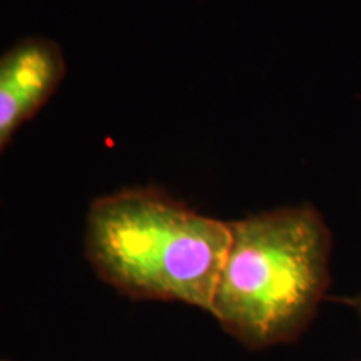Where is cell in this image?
Wrapping results in <instances>:
<instances>
[{"label": "cell", "mask_w": 361, "mask_h": 361, "mask_svg": "<svg viewBox=\"0 0 361 361\" xmlns=\"http://www.w3.org/2000/svg\"><path fill=\"white\" fill-rule=\"evenodd\" d=\"M66 75L61 45L25 37L0 54V154L13 134L47 104Z\"/></svg>", "instance_id": "obj_3"}, {"label": "cell", "mask_w": 361, "mask_h": 361, "mask_svg": "<svg viewBox=\"0 0 361 361\" xmlns=\"http://www.w3.org/2000/svg\"><path fill=\"white\" fill-rule=\"evenodd\" d=\"M348 303L353 306V308L358 311V314L361 316V295H358L356 298H351V300H348Z\"/></svg>", "instance_id": "obj_4"}, {"label": "cell", "mask_w": 361, "mask_h": 361, "mask_svg": "<svg viewBox=\"0 0 361 361\" xmlns=\"http://www.w3.org/2000/svg\"><path fill=\"white\" fill-rule=\"evenodd\" d=\"M229 243V223L197 213L159 188L107 194L87 213L90 264L133 300L179 301L211 313Z\"/></svg>", "instance_id": "obj_1"}, {"label": "cell", "mask_w": 361, "mask_h": 361, "mask_svg": "<svg viewBox=\"0 0 361 361\" xmlns=\"http://www.w3.org/2000/svg\"><path fill=\"white\" fill-rule=\"evenodd\" d=\"M211 314L250 350L300 338L329 284L331 236L311 204L231 221Z\"/></svg>", "instance_id": "obj_2"}]
</instances>
